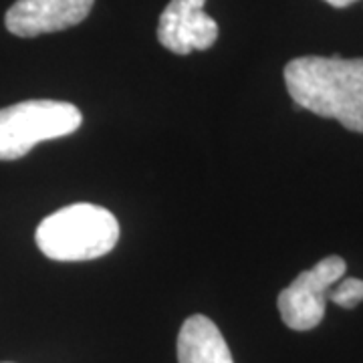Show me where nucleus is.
<instances>
[{
    "instance_id": "f257e3e1",
    "label": "nucleus",
    "mask_w": 363,
    "mask_h": 363,
    "mask_svg": "<svg viewBox=\"0 0 363 363\" xmlns=\"http://www.w3.org/2000/svg\"><path fill=\"white\" fill-rule=\"evenodd\" d=\"M285 83L298 107L363 133V57H298L286 63Z\"/></svg>"
},
{
    "instance_id": "f03ea898",
    "label": "nucleus",
    "mask_w": 363,
    "mask_h": 363,
    "mask_svg": "<svg viewBox=\"0 0 363 363\" xmlns=\"http://www.w3.org/2000/svg\"><path fill=\"white\" fill-rule=\"evenodd\" d=\"M35 240L47 259L61 262L93 260L116 248L119 224L107 208L85 202L71 204L40 222Z\"/></svg>"
},
{
    "instance_id": "7ed1b4c3",
    "label": "nucleus",
    "mask_w": 363,
    "mask_h": 363,
    "mask_svg": "<svg viewBox=\"0 0 363 363\" xmlns=\"http://www.w3.org/2000/svg\"><path fill=\"white\" fill-rule=\"evenodd\" d=\"M83 116L67 101L30 99L0 109V160H18L37 143L75 133Z\"/></svg>"
},
{
    "instance_id": "20e7f679",
    "label": "nucleus",
    "mask_w": 363,
    "mask_h": 363,
    "mask_svg": "<svg viewBox=\"0 0 363 363\" xmlns=\"http://www.w3.org/2000/svg\"><path fill=\"white\" fill-rule=\"evenodd\" d=\"M345 260L331 255L319 260L313 269L301 272L277 298L279 313L289 329L309 331L323 321L327 291L343 279Z\"/></svg>"
},
{
    "instance_id": "39448f33",
    "label": "nucleus",
    "mask_w": 363,
    "mask_h": 363,
    "mask_svg": "<svg viewBox=\"0 0 363 363\" xmlns=\"http://www.w3.org/2000/svg\"><path fill=\"white\" fill-rule=\"evenodd\" d=\"M204 4L206 0H172L160 16V45L176 55L210 49L218 39V25Z\"/></svg>"
},
{
    "instance_id": "423d86ee",
    "label": "nucleus",
    "mask_w": 363,
    "mask_h": 363,
    "mask_svg": "<svg viewBox=\"0 0 363 363\" xmlns=\"http://www.w3.org/2000/svg\"><path fill=\"white\" fill-rule=\"evenodd\" d=\"M95 0H16L4 16L9 33L30 39L83 23Z\"/></svg>"
},
{
    "instance_id": "0eeeda50",
    "label": "nucleus",
    "mask_w": 363,
    "mask_h": 363,
    "mask_svg": "<svg viewBox=\"0 0 363 363\" xmlns=\"http://www.w3.org/2000/svg\"><path fill=\"white\" fill-rule=\"evenodd\" d=\"M178 363H234L220 329L204 315L188 317L178 335Z\"/></svg>"
},
{
    "instance_id": "6e6552de",
    "label": "nucleus",
    "mask_w": 363,
    "mask_h": 363,
    "mask_svg": "<svg viewBox=\"0 0 363 363\" xmlns=\"http://www.w3.org/2000/svg\"><path fill=\"white\" fill-rule=\"evenodd\" d=\"M327 298L343 309H353L363 301V281L362 279H343L339 285L327 291Z\"/></svg>"
},
{
    "instance_id": "1a4fd4ad",
    "label": "nucleus",
    "mask_w": 363,
    "mask_h": 363,
    "mask_svg": "<svg viewBox=\"0 0 363 363\" xmlns=\"http://www.w3.org/2000/svg\"><path fill=\"white\" fill-rule=\"evenodd\" d=\"M327 4H331V6H335V9H345V6H350L353 2H357V0H325Z\"/></svg>"
}]
</instances>
